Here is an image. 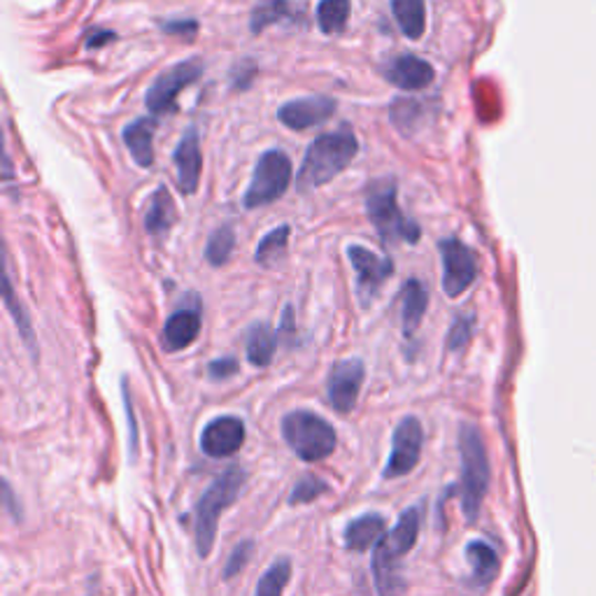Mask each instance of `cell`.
Segmentation results:
<instances>
[{
    "mask_svg": "<svg viewBox=\"0 0 596 596\" xmlns=\"http://www.w3.org/2000/svg\"><path fill=\"white\" fill-rule=\"evenodd\" d=\"M357 152L359 141L348 124L338 131L317 135L306 152L301 171H298V189L312 192L329 185L336 175L354 162Z\"/></svg>",
    "mask_w": 596,
    "mask_h": 596,
    "instance_id": "6da1fadb",
    "label": "cell"
},
{
    "mask_svg": "<svg viewBox=\"0 0 596 596\" xmlns=\"http://www.w3.org/2000/svg\"><path fill=\"white\" fill-rule=\"evenodd\" d=\"M420 508L405 511L392 532L373 547V578L380 596H399L403 589V580L399 578V564L418 543L420 536Z\"/></svg>",
    "mask_w": 596,
    "mask_h": 596,
    "instance_id": "7a4b0ae2",
    "label": "cell"
},
{
    "mask_svg": "<svg viewBox=\"0 0 596 596\" xmlns=\"http://www.w3.org/2000/svg\"><path fill=\"white\" fill-rule=\"evenodd\" d=\"M399 185L394 177H382L366 192V213L380 238L392 243H410L415 245L422 238V228L415 219H408L399 208Z\"/></svg>",
    "mask_w": 596,
    "mask_h": 596,
    "instance_id": "3957f363",
    "label": "cell"
},
{
    "mask_svg": "<svg viewBox=\"0 0 596 596\" xmlns=\"http://www.w3.org/2000/svg\"><path fill=\"white\" fill-rule=\"evenodd\" d=\"M460 460H462V511L469 522H475L480 506L490 490V456L483 441V433L475 424H464L460 429Z\"/></svg>",
    "mask_w": 596,
    "mask_h": 596,
    "instance_id": "277c9868",
    "label": "cell"
},
{
    "mask_svg": "<svg viewBox=\"0 0 596 596\" xmlns=\"http://www.w3.org/2000/svg\"><path fill=\"white\" fill-rule=\"evenodd\" d=\"M245 480H247L245 471L240 466H232L226 469L201 496L196 506L194 530H196V549L203 559L208 557L215 547L219 515L238 499Z\"/></svg>",
    "mask_w": 596,
    "mask_h": 596,
    "instance_id": "5b68a950",
    "label": "cell"
},
{
    "mask_svg": "<svg viewBox=\"0 0 596 596\" xmlns=\"http://www.w3.org/2000/svg\"><path fill=\"white\" fill-rule=\"evenodd\" d=\"M282 435L298 460L308 464L322 462L338 445L336 429L317 412L294 410L282 420Z\"/></svg>",
    "mask_w": 596,
    "mask_h": 596,
    "instance_id": "8992f818",
    "label": "cell"
},
{
    "mask_svg": "<svg viewBox=\"0 0 596 596\" xmlns=\"http://www.w3.org/2000/svg\"><path fill=\"white\" fill-rule=\"evenodd\" d=\"M291 185V162L289 156L280 150H268L261 154L257 162L255 173H251V182L243 196V205L247 210L264 208L285 196V192Z\"/></svg>",
    "mask_w": 596,
    "mask_h": 596,
    "instance_id": "52a82bcc",
    "label": "cell"
},
{
    "mask_svg": "<svg viewBox=\"0 0 596 596\" xmlns=\"http://www.w3.org/2000/svg\"><path fill=\"white\" fill-rule=\"evenodd\" d=\"M203 71H205V65H203V59L198 56L179 61L173 68H168V71H164L152 82V86L145 94V105L150 107V112L156 114V117L175 112L179 91L187 89L196 80H201Z\"/></svg>",
    "mask_w": 596,
    "mask_h": 596,
    "instance_id": "ba28073f",
    "label": "cell"
},
{
    "mask_svg": "<svg viewBox=\"0 0 596 596\" xmlns=\"http://www.w3.org/2000/svg\"><path fill=\"white\" fill-rule=\"evenodd\" d=\"M424 429L418 418H403L392 435V454H389L382 475L387 480L403 477L418 466L422 456Z\"/></svg>",
    "mask_w": 596,
    "mask_h": 596,
    "instance_id": "9c48e42d",
    "label": "cell"
},
{
    "mask_svg": "<svg viewBox=\"0 0 596 596\" xmlns=\"http://www.w3.org/2000/svg\"><path fill=\"white\" fill-rule=\"evenodd\" d=\"M443 261V291L450 298H460L477 278V261L471 247L462 240L445 238L439 245Z\"/></svg>",
    "mask_w": 596,
    "mask_h": 596,
    "instance_id": "30bf717a",
    "label": "cell"
},
{
    "mask_svg": "<svg viewBox=\"0 0 596 596\" xmlns=\"http://www.w3.org/2000/svg\"><path fill=\"white\" fill-rule=\"evenodd\" d=\"M348 257L357 275V291L363 306H369L380 294L384 282L394 275V261L389 257H378L376 251L363 245H350Z\"/></svg>",
    "mask_w": 596,
    "mask_h": 596,
    "instance_id": "8fae6325",
    "label": "cell"
},
{
    "mask_svg": "<svg viewBox=\"0 0 596 596\" xmlns=\"http://www.w3.org/2000/svg\"><path fill=\"white\" fill-rule=\"evenodd\" d=\"M363 378H366V369L361 359H342L333 363V369L327 380V397H329V403L338 412H342V415H348V412L354 410Z\"/></svg>",
    "mask_w": 596,
    "mask_h": 596,
    "instance_id": "7c38bea8",
    "label": "cell"
},
{
    "mask_svg": "<svg viewBox=\"0 0 596 596\" xmlns=\"http://www.w3.org/2000/svg\"><path fill=\"white\" fill-rule=\"evenodd\" d=\"M245 439V422L236 415H222L210 420L201 431V450L213 456V460H224V456L236 454Z\"/></svg>",
    "mask_w": 596,
    "mask_h": 596,
    "instance_id": "4fadbf2b",
    "label": "cell"
},
{
    "mask_svg": "<svg viewBox=\"0 0 596 596\" xmlns=\"http://www.w3.org/2000/svg\"><path fill=\"white\" fill-rule=\"evenodd\" d=\"M338 103L329 96H306L285 103L278 110V120L291 131H308L329 122L336 114Z\"/></svg>",
    "mask_w": 596,
    "mask_h": 596,
    "instance_id": "5bb4252c",
    "label": "cell"
},
{
    "mask_svg": "<svg viewBox=\"0 0 596 596\" xmlns=\"http://www.w3.org/2000/svg\"><path fill=\"white\" fill-rule=\"evenodd\" d=\"M175 168H177V185L185 194H196L201 171H203V154H201V141L198 131L192 126L175 150Z\"/></svg>",
    "mask_w": 596,
    "mask_h": 596,
    "instance_id": "9a60e30c",
    "label": "cell"
},
{
    "mask_svg": "<svg viewBox=\"0 0 596 596\" xmlns=\"http://www.w3.org/2000/svg\"><path fill=\"white\" fill-rule=\"evenodd\" d=\"M384 78L392 84H397L399 89L415 91V89H427L433 82L435 71L429 61L415 54H403L394 59L392 63H387Z\"/></svg>",
    "mask_w": 596,
    "mask_h": 596,
    "instance_id": "2e32d148",
    "label": "cell"
},
{
    "mask_svg": "<svg viewBox=\"0 0 596 596\" xmlns=\"http://www.w3.org/2000/svg\"><path fill=\"white\" fill-rule=\"evenodd\" d=\"M201 333V308H179L175 310L168 319L162 333L164 340V350L166 352H179L187 350L192 342Z\"/></svg>",
    "mask_w": 596,
    "mask_h": 596,
    "instance_id": "e0dca14e",
    "label": "cell"
},
{
    "mask_svg": "<svg viewBox=\"0 0 596 596\" xmlns=\"http://www.w3.org/2000/svg\"><path fill=\"white\" fill-rule=\"evenodd\" d=\"M154 117H141L124 129V145L141 168H150L154 164Z\"/></svg>",
    "mask_w": 596,
    "mask_h": 596,
    "instance_id": "ac0fdd59",
    "label": "cell"
},
{
    "mask_svg": "<svg viewBox=\"0 0 596 596\" xmlns=\"http://www.w3.org/2000/svg\"><path fill=\"white\" fill-rule=\"evenodd\" d=\"M384 538V517L378 513H366L354 517L346 526V547L363 553V549L376 547Z\"/></svg>",
    "mask_w": 596,
    "mask_h": 596,
    "instance_id": "d6986e66",
    "label": "cell"
},
{
    "mask_svg": "<svg viewBox=\"0 0 596 596\" xmlns=\"http://www.w3.org/2000/svg\"><path fill=\"white\" fill-rule=\"evenodd\" d=\"M177 222V208L171 192L166 187H158L147 203V213H145V232L150 236H162L173 224Z\"/></svg>",
    "mask_w": 596,
    "mask_h": 596,
    "instance_id": "ffe728a7",
    "label": "cell"
},
{
    "mask_svg": "<svg viewBox=\"0 0 596 596\" xmlns=\"http://www.w3.org/2000/svg\"><path fill=\"white\" fill-rule=\"evenodd\" d=\"M429 308V291L420 280H408L401 291V319L405 336H412L424 319V312Z\"/></svg>",
    "mask_w": 596,
    "mask_h": 596,
    "instance_id": "44dd1931",
    "label": "cell"
},
{
    "mask_svg": "<svg viewBox=\"0 0 596 596\" xmlns=\"http://www.w3.org/2000/svg\"><path fill=\"white\" fill-rule=\"evenodd\" d=\"M401 33L410 40H420L427 31V3L424 0H389Z\"/></svg>",
    "mask_w": 596,
    "mask_h": 596,
    "instance_id": "7402d4cb",
    "label": "cell"
},
{
    "mask_svg": "<svg viewBox=\"0 0 596 596\" xmlns=\"http://www.w3.org/2000/svg\"><path fill=\"white\" fill-rule=\"evenodd\" d=\"M247 346V361L257 369H266L273 361L275 350H278V333H275L268 325H255L245 333Z\"/></svg>",
    "mask_w": 596,
    "mask_h": 596,
    "instance_id": "603a6c76",
    "label": "cell"
},
{
    "mask_svg": "<svg viewBox=\"0 0 596 596\" xmlns=\"http://www.w3.org/2000/svg\"><path fill=\"white\" fill-rule=\"evenodd\" d=\"M466 557L473 568L475 585H487L499 573V555L496 549L485 541H471L466 545Z\"/></svg>",
    "mask_w": 596,
    "mask_h": 596,
    "instance_id": "cb8c5ba5",
    "label": "cell"
},
{
    "mask_svg": "<svg viewBox=\"0 0 596 596\" xmlns=\"http://www.w3.org/2000/svg\"><path fill=\"white\" fill-rule=\"evenodd\" d=\"M350 10H352L350 0H319V6H317L319 29H322L327 35L340 33L348 24Z\"/></svg>",
    "mask_w": 596,
    "mask_h": 596,
    "instance_id": "d4e9b609",
    "label": "cell"
},
{
    "mask_svg": "<svg viewBox=\"0 0 596 596\" xmlns=\"http://www.w3.org/2000/svg\"><path fill=\"white\" fill-rule=\"evenodd\" d=\"M291 578V562L287 557L275 559L257 583L255 596H282Z\"/></svg>",
    "mask_w": 596,
    "mask_h": 596,
    "instance_id": "484cf974",
    "label": "cell"
},
{
    "mask_svg": "<svg viewBox=\"0 0 596 596\" xmlns=\"http://www.w3.org/2000/svg\"><path fill=\"white\" fill-rule=\"evenodd\" d=\"M234 247H236L234 226L232 224H224V226H219L217 232L208 238V245H205V259H208L210 266L219 268L228 259H232Z\"/></svg>",
    "mask_w": 596,
    "mask_h": 596,
    "instance_id": "4316f807",
    "label": "cell"
},
{
    "mask_svg": "<svg viewBox=\"0 0 596 596\" xmlns=\"http://www.w3.org/2000/svg\"><path fill=\"white\" fill-rule=\"evenodd\" d=\"M289 234H291V228L287 224L285 226H278V228H273V232L259 243L255 261L261 264V266L278 264L285 257V251H287Z\"/></svg>",
    "mask_w": 596,
    "mask_h": 596,
    "instance_id": "83f0119b",
    "label": "cell"
},
{
    "mask_svg": "<svg viewBox=\"0 0 596 596\" xmlns=\"http://www.w3.org/2000/svg\"><path fill=\"white\" fill-rule=\"evenodd\" d=\"M289 17H294V8L287 3V0H268V3H261L255 12H251V19H249L251 33L259 35L270 24H275V21H285Z\"/></svg>",
    "mask_w": 596,
    "mask_h": 596,
    "instance_id": "f1b7e54d",
    "label": "cell"
},
{
    "mask_svg": "<svg viewBox=\"0 0 596 596\" xmlns=\"http://www.w3.org/2000/svg\"><path fill=\"white\" fill-rule=\"evenodd\" d=\"M329 492V485L325 483L322 477L317 475H304L301 480H298L296 487L291 490L289 494V503L291 506H298V503H310L315 501L317 496H322Z\"/></svg>",
    "mask_w": 596,
    "mask_h": 596,
    "instance_id": "f546056e",
    "label": "cell"
},
{
    "mask_svg": "<svg viewBox=\"0 0 596 596\" xmlns=\"http://www.w3.org/2000/svg\"><path fill=\"white\" fill-rule=\"evenodd\" d=\"M3 296H6V306H8V310L12 312L14 322H17L19 331H21V336H24V340L29 342V348L33 350V331H31L29 315H27L24 306H21V304L17 301V298H14V291H12V285H10V280H8V278H6V289H3Z\"/></svg>",
    "mask_w": 596,
    "mask_h": 596,
    "instance_id": "4dcf8cb0",
    "label": "cell"
},
{
    "mask_svg": "<svg viewBox=\"0 0 596 596\" xmlns=\"http://www.w3.org/2000/svg\"><path fill=\"white\" fill-rule=\"evenodd\" d=\"M251 549H255V543H251V541H240V543L236 545V549L232 553V557H228V562H226V566H224V573H222L224 580H232V578L238 576V573L247 566V559H249V555H251Z\"/></svg>",
    "mask_w": 596,
    "mask_h": 596,
    "instance_id": "1f68e13d",
    "label": "cell"
},
{
    "mask_svg": "<svg viewBox=\"0 0 596 596\" xmlns=\"http://www.w3.org/2000/svg\"><path fill=\"white\" fill-rule=\"evenodd\" d=\"M471 333H473V317H466V315L456 317L454 325H452V331L448 336V348L452 352L466 348L469 340H471Z\"/></svg>",
    "mask_w": 596,
    "mask_h": 596,
    "instance_id": "d6a6232c",
    "label": "cell"
},
{
    "mask_svg": "<svg viewBox=\"0 0 596 596\" xmlns=\"http://www.w3.org/2000/svg\"><path fill=\"white\" fill-rule=\"evenodd\" d=\"M238 369H240V363H238V359H234V357L215 359V361H210V366H208V376H210L213 380H226V378H234V376L238 373Z\"/></svg>",
    "mask_w": 596,
    "mask_h": 596,
    "instance_id": "836d02e7",
    "label": "cell"
},
{
    "mask_svg": "<svg viewBox=\"0 0 596 596\" xmlns=\"http://www.w3.org/2000/svg\"><path fill=\"white\" fill-rule=\"evenodd\" d=\"M257 63L255 61H243L234 68V84L236 89H247L251 84V80L257 78Z\"/></svg>",
    "mask_w": 596,
    "mask_h": 596,
    "instance_id": "e575fe53",
    "label": "cell"
},
{
    "mask_svg": "<svg viewBox=\"0 0 596 596\" xmlns=\"http://www.w3.org/2000/svg\"><path fill=\"white\" fill-rule=\"evenodd\" d=\"M164 31L166 33H179V35H189L192 38L198 31V21H187V19H182V21H166Z\"/></svg>",
    "mask_w": 596,
    "mask_h": 596,
    "instance_id": "d590c367",
    "label": "cell"
},
{
    "mask_svg": "<svg viewBox=\"0 0 596 596\" xmlns=\"http://www.w3.org/2000/svg\"><path fill=\"white\" fill-rule=\"evenodd\" d=\"M112 40H117V35H114L112 31H101V29H94L89 35H86V48L89 50H99L103 48L105 42H112Z\"/></svg>",
    "mask_w": 596,
    "mask_h": 596,
    "instance_id": "8d00e7d4",
    "label": "cell"
},
{
    "mask_svg": "<svg viewBox=\"0 0 596 596\" xmlns=\"http://www.w3.org/2000/svg\"><path fill=\"white\" fill-rule=\"evenodd\" d=\"M124 405H126V415H129V424H131V445H137V429H135V418H133V405H131V397L129 389L124 384Z\"/></svg>",
    "mask_w": 596,
    "mask_h": 596,
    "instance_id": "74e56055",
    "label": "cell"
}]
</instances>
